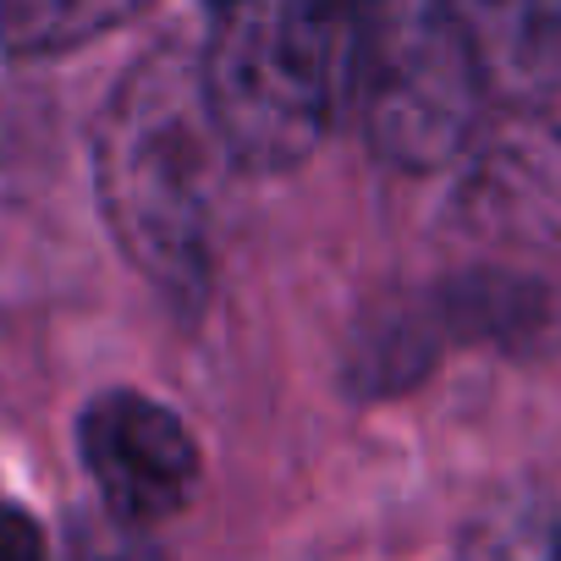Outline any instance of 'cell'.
Wrapping results in <instances>:
<instances>
[{
	"mask_svg": "<svg viewBox=\"0 0 561 561\" xmlns=\"http://www.w3.org/2000/svg\"><path fill=\"white\" fill-rule=\"evenodd\" d=\"M430 314L440 336L501 358L561 353V287L528 270H462L430 293Z\"/></svg>",
	"mask_w": 561,
	"mask_h": 561,
	"instance_id": "5",
	"label": "cell"
},
{
	"mask_svg": "<svg viewBox=\"0 0 561 561\" xmlns=\"http://www.w3.org/2000/svg\"><path fill=\"white\" fill-rule=\"evenodd\" d=\"M226 154L204 56L160 45L122 72L94 127V187L127 264L176 309L215 287V160Z\"/></svg>",
	"mask_w": 561,
	"mask_h": 561,
	"instance_id": "1",
	"label": "cell"
},
{
	"mask_svg": "<svg viewBox=\"0 0 561 561\" xmlns=\"http://www.w3.org/2000/svg\"><path fill=\"white\" fill-rule=\"evenodd\" d=\"M490 78H534L561 50V0H468Z\"/></svg>",
	"mask_w": 561,
	"mask_h": 561,
	"instance_id": "9",
	"label": "cell"
},
{
	"mask_svg": "<svg viewBox=\"0 0 561 561\" xmlns=\"http://www.w3.org/2000/svg\"><path fill=\"white\" fill-rule=\"evenodd\" d=\"M364 67V0H220L204 50L226 160L293 171L342 122Z\"/></svg>",
	"mask_w": 561,
	"mask_h": 561,
	"instance_id": "2",
	"label": "cell"
},
{
	"mask_svg": "<svg viewBox=\"0 0 561 561\" xmlns=\"http://www.w3.org/2000/svg\"><path fill=\"white\" fill-rule=\"evenodd\" d=\"M440 325L424 304H391L386 314H375L347 353V386L358 397H397L408 386L424 380V369L440 358Z\"/></svg>",
	"mask_w": 561,
	"mask_h": 561,
	"instance_id": "6",
	"label": "cell"
},
{
	"mask_svg": "<svg viewBox=\"0 0 561 561\" xmlns=\"http://www.w3.org/2000/svg\"><path fill=\"white\" fill-rule=\"evenodd\" d=\"M364 127L369 149L408 171L451 165L484 111L490 61L468 0H364Z\"/></svg>",
	"mask_w": 561,
	"mask_h": 561,
	"instance_id": "3",
	"label": "cell"
},
{
	"mask_svg": "<svg viewBox=\"0 0 561 561\" xmlns=\"http://www.w3.org/2000/svg\"><path fill=\"white\" fill-rule=\"evenodd\" d=\"M72 561H160V550L144 539V528L105 512L94 523H72Z\"/></svg>",
	"mask_w": 561,
	"mask_h": 561,
	"instance_id": "10",
	"label": "cell"
},
{
	"mask_svg": "<svg viewBox=\"0 0 561 561\" xmlns=\"http://www.w3.org/2000/svg\"><path fill=\"white\" fill-rule=\"evenodd\" d=\"M0 561H50L39 517L18 506L12 495H0Z\"/></svg>",
	"mask_w": 561,
	"mask_h": 561,
	"instance_id": "11",
	"label": "cell"
},
{
	"mask_svg": "<svg viewBox=\"0 0 561 561\" xmlns=\"http://www.w3.org/2000/svg\"><path fill=\"white\" fill-rule=\"evenodd\" d=\"M144 0H0V39L12 56H61L122 28Z\"/></svg>",
	"mask_w": 561,
	"mask_h": 561,
	"instance_id": "8",
	"label": "cell"
},
{
	"mask_svg": "<svg viewBox=\"0 0 561 561\" xmlns=\"http://www.w3.org/2000/svg\"><path fill=\"white\" fill-rule=\"evenodd\" d=\"M457 561H561V501L545 484L490 495L462 523Z\"/></svg>",
	"mask_w": 561,
	"mask_h": 561,
	"instance_id": "7",
	"label": "cell"
},
{
	"mask_svg": "<svg viewBox=\"0 0 561 561\" xmlns=\"http://www.w3.org/2000/svg\"><path fill=\"white\" fill-rule=\"evenodd\" d=\"M78 451L100 506L133 528L176 517L198 490V440L165 402L144 391H100L78 419Z\"/></svg>",
	"mask_w": 561,
	"mask_h": 561,
	"instance_id": "4",
	"label": "cell"
}]
</instances>
